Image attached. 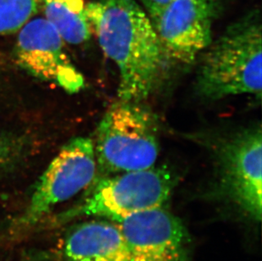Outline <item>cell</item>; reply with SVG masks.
Listing matches in <instances>:
<instances>
[{"instance_id": "1", "label": "cell", "mask_w": 262, "mask_h": 261, "mask_svg": "<svg viewBox=\"0 0 262 261\" xmlns=\"http://www.w3.org/2000/svg\"><path fill=\"white\" fill-rule=\"evenodd\" d=\"M86 15L103 52L118 68L119 99H147L166 60L147 13L135 0H94L86 5Z\"/></svg>"}, {"instance_id": "2", "label": "cell", "mask_w": 262, "mask_h": 261, "mask_svg": "<svg viewBox=\"0 0 262 261\" xmlns=\"http://www.w3.org/2000/svg\"><path fill=\"white\" fill-rule=\"evenodd\" d=\"M261 19L253 10L227 28L205 50L196 89L205 99L251 94L262 91Z\"/></svg>"}, {"instance_id": "3", "label": "cell", "mask_w": 262, "mask_h": 261, "mask_svg": "<svg viewBox=\"0 0 262 261\" xmlns=\"http://www.w3.org/2000/svg\"><path fill=\"white\" fill-rule=\"evenodd\" d=\"M94 145L100 178L155 166L160 152L156 118L141 102L119 100L99 122Z\"/></svg>"}, {"instance_id": "4", "label": "cell", "mask_w": 262, "mask_h": 261, "mask_svg": "<svg viewBox=\"0 0 262 261\" xmlns=\"http://www.w3.org/2000/svg\"><path fill=\"white\" fill-rule=\"evenodd\" d=\"M93 183L88 197L62 214V221L93 216L115 222L130 214L162 207L171 198L177 178L166 166H152L108 176Z\"/></svg>"}, {"instance_id": "5", "label": "cell", "mask_w": 262, "mask_h": 261, "mask_svg": "<svg viewBox=\"0 0 262 261\" xmlns=\"http://www.w3.org/2000/svg\"><path fill=\"white\" fill-rule=\"evenodd\" d=\"M96 174L93 141L82 137L73 138L63 146L40 178L28 206L14 227L25 229L37 224L58 205L90 186Z\"/></svg>"}, {"instance_id": "6", "label": "cell", "mask_w": 262, "mask_h": 261, "mask_svg": "<svg viewBox=\"0 0 262 261\" xmlns=\"http://www.w3.org/2000/svg\"><path fill=\"white\" fill-rule=\"evenodd\" d=\"M222 183L228 196L255 222L262 213L260 125L239 130L219 148Z\"/></svg>"}, {"instance_id": "7", "label": "cell", "mask_w": 262, "mask_h": 261, "mask_svg": "<svg viewBox=\"0 0 262 261\" xmlns=\"http://www.w3.org/2000/svg\"><path fill=\"white\" fill-rule=\"evenodd\" d=\"M218 0H172L152 21L166 57L189 64L210 45Z\"/></svg>"}, {"instance_id": "8", "label": "cell", "mask_w": 262, "mask_h": 261, "mask_svg": "<svg viewBox=\"0 0 262 261\" xmlns=\"http://www.w3.org/2000/svg\"><path fill=\"white\" fill-rule=\"evenodd\" d=\"M113 222L123 235L131 261H188V232L166 205Z\"/></svg>"}, {"instance_id": "9", "label": "cell", "mask_w": 262, "mask_h": 261, "mask_svg": "<svg viewBox=\"0 0 262 261\" xmlns=\"http://www.w3.org/2000/svg\"><path fill=\"white\" fill-rule=\"evenodd\" d=\"M63 42L57 30L45 18L30 20L18 36L15 58L30 74L76 94L84 88V78L64 52Z\"/></svg>"}, {"instance_id": "10", "label": "cell", "mask_w": 262, "mask_h": 261, "mask_svg": "<svg viewBox=\"0 0 262 261\" xmlns=\"http://www.w3.org/2000/svg\"><path fill=\"white\" fill-rule=\"evenodd\" d=\"M64 261H131L121 230L109 220H94L75 227L59 250Z\"/></svg>"}, {"instance_id": "11", "label": "cell", "mask_w": 262, "mask_h": 261, "mask_svg": "<svg viewBox=\"0 0 262 261\" xmlns=\"http://www.w3.org/2000/svg\"><path fill=\"white\" fill-rule=\"evenodd\" d=\"M40 8L66 42L81 45L91 37L84 0H40Z\"/></svg>"}, {"instance_id": "12", "label": "cell", "mask_w": 262, "mask_h": 261, "mask_svg": "<svg viewBox=\"0 0 262 261\" xmlns=\"http://www.w3.org/2000/svg\"><path fill=\"white\" fill-rule=\"evenodd\" d=\"M39 8L40 0H0V36L20 31Z\"/></svg>"}, {"instance_id": "13", "label": "cell", "mask_w": 262, "mask_h": 261, "mask_svg": "<svg viewBox=\"0 0 262 261\" xmlns=\"http://www.w3.org/2000/svg\"><path fill=\"white\" fill-rule=\"evenodd\" d=\"M144 5L148 17L153 20L160 13L164 10L166 5H168L172 0H141Z\"/></svg>"}, {"instance_id": "14", "label": "cell", "mask_w": 262, "mask_h": 261, "mask_svg": "<svg viewBox=\"0 0 262 261\" xmlns=\"http://www.w3.org/2000/svg\"><path fill=\"white\" fill-rule=\"evenodd\" d=\"M12 155L10 143L4 137L0 136V170L7 164Z\"/></svg>"}]
</instances>
